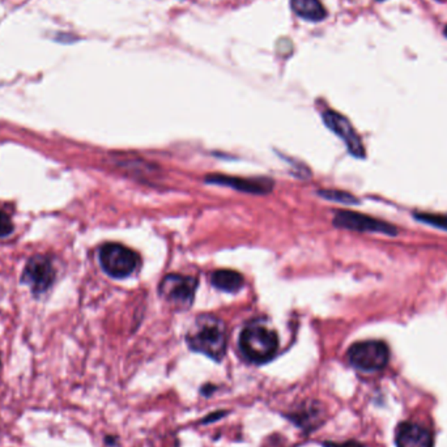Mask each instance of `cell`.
Instances as JSON below:
<instances>
[{
    "label": "cell",
    "mask_w": 447,
    "mask_h": 447,
    "mask_svg": "<svg viewBox=\"0 0 447 447\" xmlns=\"http://www.w3.org/2000/svg\"><path fill=\"white\" fill-rule=\"evenodd\" d=\"M291 6L297 16L309 22H322L327 16L319 0H291Z\"/></svg>",
    "instance_id": "cell-12"
},
{
    "label": "cell",
    "mask_w": 447,
    "mask_h": 447,
    "mask_svg": "<svg viewBox=\"0 0 447 447\" xmlns=\"http://www.w3.org/2000/svg\"><path fill=\"white\" fill-rule=\"evenodd\" d=\"M390 357V352L383 341L366 340L353 344L348 350V360L355 368L364 371L383 369Z\"/></svg>",
    "instance_id": "cell-4"
},
{
    "label": "cell",
    "mask_w": 447,
    "mask_h": 447,
    "mask_svg": "<svg viewBox=\"0 0 447 447\" xmlns=\"http://www.w3.org/2000/svg\"><path fill=\"white\" fill-rule=\"evenodd\" d=\"M288 418L306 433H311L326 423L327 411L318 400H305L288 414Z\"/></svg>",
    "instance_id": "cell-9"
},
{
    "label": "cell",
    "mask_w": 447,
    "mask_h": 447,
    "mask_svg": "<svg viewBox=\"0 0 447 447\" xmlns=\"http://www.w3.org/2000/svg\"><path fill=\"white\" fill-rule=\"evenodd\" d=\"M416 218L424 224L432 225L434 228L447 230V216L444 215H433V213H420L416 215Z\"/></svg>",
    "instance_id": "cell-14"
},
{
    "label": "cell",
    "mask_w": 447,
    "mask_h": 447,
    "mask_svg": "<svg viewBox=\"0 0 447 447\" xmlns=\"http://www.w3.org/2000/svg\"><path fill=\"white\" fill-rule=\"evenodd\" d=\"M238 344L246 360L255 365H263L275 359L279 349V339L271 328L254 323L242 330Z\"/></svg>",
    "instance_id": "cell-2"
},
{
    "label": "cell",
    "mask_w": 447,
    "mask_h": 447,
    "mask_svg": "<svg viewBox=\"0 0 447 447\" xmlns=\"http://www.w3.org/2000/svg\"><path fill=\"white\" fill-rule=\"evenodd\" d=\"M99 263L111 277L123 279L136 271L140 259L131 249L120 243H106L99 249Z\"/></svg>",
    "instance_id": "cell-3"
},
{
    "label": "cell",
    "mask_w": 447,
    "mask_h": 447,
    "mask_svg": "<svg viewBox=\"0 0 447 447\" xmlns=\"http://www.w3.org/2000/svg\"><path fill=\"white\" fill-rule=\"evenodd\" d=\"M445 35H446L447 37V26H446V29H445Z\"/></svg>",
    "instance_id": "cell-18"
},
{
    "label": "cell",
    "mask_w": 447,
    "mask_h": 447,
    "mask_svg": "<svg viewBox=\"0 0 447 447\" xmlns=\"http://www.w3.org/2000/svg\"><path fill=\"white\" fill-rule=\"evenodd\" d=\"M186 340L191 350L215 361L222 360L228 346L225 325L215 316H199Z\"/></svg>",
    "instance_id": "cell-1"
},
{
    "label": "cell",
    "mask_w": 447,
    "mask_h": 447,
    "mask_svg": "<svg viewBox=\"0 0 447 447\" xmlns=\"http://www.w3.org/2000/svg\"><path fill=\"white\" fill-rule=\"evenodd\" d=\"M320 195L330 199V200H335V202H340V203H346V204H356L357 199L346 193H340V191H320Z\"/></svg>",
    "instance_id": "cell-15"
},
{
    "label": "cell",
    "mask_w": 447,
    "mask_h": 447,
    "mask_svg": "<svg viewBox=\"0 0 447 447\" xmlns=\"http://www.w3.org/2000/svg\"><path fill=\"white\" fill-rule=\"evenodd\" d=\"M334 224L339 228L344 229L357 230V231H371V233H382L386 236H396L398 229L381 220L365 216L355 212H338L334 218Z\"/></svg>",
    "instance_id": "cell-6"
},
{
    "label": "cell",
    "mask_w": 447,
    "mask_h": 447,
    "mask_svg": "<svg viewBox=\"0 0 447 447\" xmlns=\"http://www.w3.org/2000/svg\"><path fill=\"white\" fill-rule=\"evenodd\" d=\"M197 279L181 275H168L160 284V293L173 305L187 307L197 291Z\"/></svg>",
    "instance_id": "cell-5"
},
{
    "label": "cell",
    "mask_w": 447,
    "mask_h": 447,
    "mask_svg": "<svg viewBox=\"0 0 447 447\" xmlns=\"http://www.w3.org/2000/svg\"><path fill=\"white\" fill-rule=\"evenodd\" d=\"M12 230H13V225L11 220L3 211H0V237L10 236Z\"/></svg>",
    "instance_id": "cell-16"
},
{
    "label": "cell",
    "mask_w": 447,
    "mask_h": 447,
    "mask_svg": "<svg viewBox=\"0 0 447 447\" xmlns=\"http://www.w3.org/2000/svg\"><path fill=\"white\" fill-rule=\"evenodd\" d=\"M326 447H365L357 442H347V444H325Z\"/></svg>",
    "instance_id": "cell-17"
},
{
    "label": "cell",
    "mask_w": 447,
    "mask_h": 447,
    "mask_svg": "<svg viewBox=\"0 0 447 447\" xmlns=\"http://www.w3.org/2000/svg\"><path fill=\"white\" fill-rule=\"evenodd\" d=\"M323 120H325L328 129L331 131L335 132L339 138L346 143L349 152L359 159L365 157V148L362 145L360 136L357 135V132L355 131L353 126L350 124V122L346 117H343L336 111L327 110L323 114Z\"/></svg>",
    "instance_id": "cell-8"
},
{
    "label": "cell",
    "mask_w": 447,
    "mask_h": 447,
    "mask_svg": "<svg viewBox=\"0 0 447 447\" xmlns=\"http://www.w3.org/2000/svg\"><path fill=\"white\" fill-rule=\"evenodd\" d=\"M212 284L220 291L234 293L243 286L242 275L231 270H220L212 275Z\"/></svg>",
    "instance_id": "cell-13"
},
{
    "label": "cell",
    "mask_w": 447,
    "mask_h": 447,
    "mask_svg": "<svg viewBox=\"0 0 447 447\" xmlns=\"http://www.w3.org/2000/svg\"><path fill=\"white\" fill-rule=\"evenodd\" d=\"M208 184L225 185L236 190L250 193V194H267L273 188V182L268 179H242L224 175H211L207 178Z\"/></svg>",
    "instance_id": "cell-11"
},
{
    "label": "cell",
    "mask_w": 447,
    "mask_h": 447,
    "mask_svg": "<svg viewBox=\"0 0 447 447\" xmlns=\"http://www.w3.org/2000/svg\"><path fill=\"white\" fill-rule=\"evenodd\" d=\"M398 447H433V436L424 426L405 423L396 432Z\"/></svg>",
    "instance_id": "cell-10"
},
{
    "label": "cell",
    "mask_w": 447,
    "mask_h": 447,
    "mask_svg": "<svg viewBox=\"0 0 447 447\" xmlns=\"http://www.w3.org/2000/svg\"><path fill=\"white\" fill-rule=\"evenodd\" d=\"M55 271L51 262L42 255H35L22 273V282L28 284L34 293H44L54 282Z\"/></svg>",
    "instance_id": "cell-7"
}]
</instances>
